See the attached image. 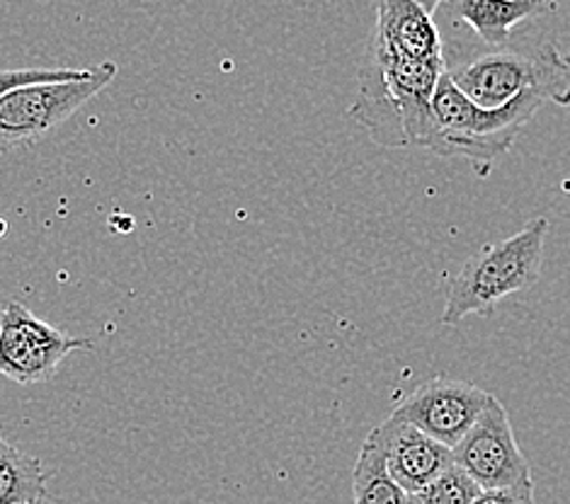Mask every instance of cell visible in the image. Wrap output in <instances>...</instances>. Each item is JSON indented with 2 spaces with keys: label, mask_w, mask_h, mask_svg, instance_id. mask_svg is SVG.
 I'll list each match as a JSON object with an SVG mask.
<instances>
[{
  "label": "cell",
  "mask_w": 570,
  "mask_h": 504,
  "mask_svg": "<svg viewBox=\"0 0 570 504\" xmlns=\"http://www.w3.org/2000/svg\"><path fill=\"white\" fill-rule=\"evenodd\" d=\"M370 47L399 59L444 57L438 27L417 0H379L376 30Z\"/></svg>",
  "instance_id": "cell-10"
},
{
  "label": "cell",
  "mask_w": 570,
  "mask_h": 504,
  "mask_svg": "<svg viewBox=\"0 0 570 504\" xmlns=\"http://www.w3.org/2000/svg\"><path fill=\"white\" fill-rule=\"evenodd\" d=\"M547 234L549 221L537 216L520 234L483 245L450 284L442 325L454 328L469 316H491L502 298L534 286L544 265Z\"/></svg>",
  "instance_id": "cell-3"
},
{
  "label": "cell",
  "mask_w": 570,
  "mask_h": 504,
  "mask_svg": "<svg viewBox=\"0 0 570 504\" xmlns=\"http://www.w3.org/2000/svg\"><path fill=\"white\" fill-rule=\"evenodd\" d=\"M374 434L384 448L391 475L409 495L420 493L454 463L450 446L430 437L428 432L396 413L384 419Z\"/></svg>",
  "instance_id": "cell-9"
},
{
  "label": "cell",
  "mask_w": 570,
  "mask_h": 504,
  "mask_svg": "<svg viewBox=\"0 0 570 504\" xmlns=\"http://www.w3.org/2000/svg\"><path fill=\"white\" fill-rule=\"evenodd\" d=\"M92 347V339L66 335L22 304H6L0 316V372L16 384H42L71 352Z\"/></svg>",
  "instance_id": "cell-6"
},
{
  "label": "cell",
  "mask_w": 570,
  "mask_h": 504,
  "mask_svg": "<svg viewBox=\"0 0 570 504\" xmlns=\"http://www.w3.org/2000/svg\"><path fill=\"white\" fill-rule=\"evenodd\" d=\"M454 83L481 107H502L527 90L570 105V59L553 45L524 51H491L450 68Z\"/></svg>",
  "instance_id": "cell-4"
},
{
  "label": "cell",
  "mask_w": 570,
  "mask_h": 504,
  "mask_svg": "<svg viewBox=\"0 0 570 504\" xmlns=\"http://www.w3.org/2000/svg\"><path fill=\"white\" fill-rule=\"evenodd\" d=\"M117 63L105 61L88 78L18 88L0 95V139L6 144L32 141L76 115L117 78Z\"/></svg>",
  "instance_id": "cell-5"
},
{
  "label": "cell",
  "mask_w": 570,
  "mask_h": 504,
  "mask_svg": "<svg viewBox=\"0 0 570 504\" xmlns=\"http://www.w3.org/2000/svg\"><path fill=\"white\" fill-rule=\"evenodd\" d=\"M92 68H24V71H3L0 76V95L18 88L42 86V83H63V80H80L88 78Z\"/></svg>",
  "instance_id": "cell-15"
},
{
  "label": "cell",
  "mask_w": 570,
  "mask_h": 504,
  "mask_svg": "<svg viewBox=\"0 0 570 504\" xmlns=\"http://www.w3.org/2000/svg\"><path fill=\"white\" fill-rule=\"evenodd\" d=\"M352 493H355V504H409L411 500L391 475L386 454L374 432L360 448L355 471H352Z\"/></svg>",
  "instance_id": "cell-12"
},
{
  "label": "cell",
  "mask_w": 570,
  "mask_h": 504,
  "mask_svg": "<svg viewBox=\"0 0 570 504\" xmlns=\"http://www.w3.org/2000/svg\"><path fill=\"white\" fill-rule=\"evenodd\" d=\"M452 452L456 466L464 468L483 490L512 487L532 478L529 463L514 439L510 415L495 395Z\"/></svg>",
  "instance_id": "cell-7"
},
{
  "label": "cell",
  "mask_w": 570,
  "mask_h": 504,
  "mask_svg": "<svg viewBox=\"0 0 570 504\" xmlns=\"http://www.w3.org/2000/svg\"><path fill=\"white\" fill-rule=\"evenodd\" d=\"M481 493L483 487L464 468L452 463L450 468L415 493L413 500L417 504H473Z\"/></svg>",
  "instance_id": "cell-14"
},
{
  "label": "cell",
  "mask_w": 570,
  "mask_h": 504,
  "mask_svg": "<svg viewBox=\"0 0 570 504\" xmlns=\"http://www.w3.org/2000/svg\"><path fill=\"white\" fill-rule=\"evenodd\" d=\"M27 504H49V495H47V497H39V500H35V502H27Z\"/></svg>",
  "instance_id": "cell-18"
},
{
  "label": "cell",
  "mask_w": 570,
  "mask_h": 504,
  "mask_svg": "<svg viewBox=\"0 0 570 504\" xmlns=\"http://www.w3.org/2000/svg\"><path fill=\"white\" fill-rule=\"evenodd\" d=\"M551 8L549 0H459L456 12L485 45L502 47L512 27Z\"/></svg>",
  "instance_id": "cell-11"
},
{
  "label": "cell",
  "mask_w": 570,
  "mask_h": 504,
  "mask_svg": "<svg viewBox=\"0 0 570 504\" xmlns=\"http://www.w3.org/2000/svg\"><path fill=\"white\" fill-rule=\"evenodd\" d=\"M417 3H420V6H423V8H425V10L430 12V16H432V12L440 8V3H442V0H417Z\"/></svg>",
  "instance_id": "cell-17"
},
{
  "label": "cell",
  "mask_w": 570,
  "mask_h": 504,
  "mask_svg": "<svg viewBox=\"0 0 570 504\" xmlns=\"http://www.w3.org/2000/svg\"><path fill=\"white\" fill-rule=\"evenodd\" d=\"M446 59H399L366 47L360 68L357 100L350 117L386 148H430L438 139L434 90Z\"/></svg>",
  "instance_id": "cell-1"
},
{
  "label": "cell",
  "mask_w": 570,
  "mask_h": 504,
  "mask_svg": "<svg viewBox=\"0 0 570 504\" xmlns=\"http://www.w3.org/2000/svg\"><path fill=\"white\" fill-rule=\"evenodd\" d=\"M544 102H549L547 95L527 90L502 107H481L454 83L446 68L432 100L438 119L432 151L444 158H466L473 170L488 177Z\"/></svg>",
  "instance_id": "cell-2"
},
{
  "label": "cell",
  "mask_w": 570,
  "mask_h": 504,
  "mask_svg": "<svg viewBox=\"0 0 570 504\" xmlns=\"http://www.w3.org/2000/svg\"><path fill=\"white\" fill-rule=\"evenodd\" d=\"M409 504H417V502H415V500H413V495H411V500H409Z\"/></svg>",
  "instance_id": "cell-19"
},
{
  "label": "cell",
  "mask_w": 570,
  "mask_h": 504,
  "mask_svg": "<svg viewBox=\"0 0 570 504\" xmlns=\"http://www.w3.org/2000/svg\"><path fill=\"white\" fill-rule=\"evenodd\" d=\"M473 504H537L534 500V483L527 478L512 487H498V490H483Z\"/></svg>",
  "instance_id": "cell-16"
},
{
  "label": "cell",
  "mask_w": 570,
  "mask_h": 504,
  "mask_svg": "<svg viewBox=\"0 0 570 504\" xmlns=\"http://www.w3.org/2000/svg\"><path fill=\"white\" fill-rule=\"evenodd\" d=\"M42 461L20 452L8 439L0 442V504H27L47 497Z\"/></svg>",
  "instance_id": "cell-13"
},
{
  "label": "cell",
  "mask_w": 570,
  "mask_h": 504,
  "mask_svg": "<svg viewBox=\"0 0 570 504\" xmlns=\"http://www.w3.org/2000/svg\"><path fill=\"white\" fill-rule=\"evenodd\" d=\"M491 398V393L469 381L438 376L420 384L393 413L454 448L476 425Z\"/></svg>",
  "instance_id": "cell-8"
}]
</instances>
